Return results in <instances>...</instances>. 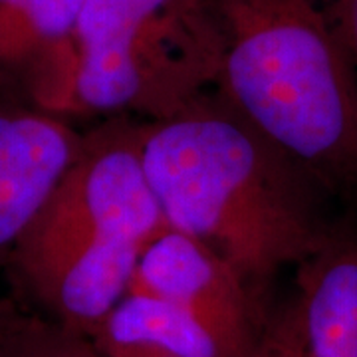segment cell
<instances>
[{"label":"cell","instance_id":"1","mask_svg":"<svg viewBox=\"0 0 357 357\" xmlns=\"http://www.w3.org/2000/svg\"><path fill=\"white\" fill-rule=\"evenodd\" d=\"M141 163L169 229L225 258L256 292L328 232L314 215L312 178L218 93L145 121Z\"/></svg>","mask_w":357,"mask_h":357},{"label":"cell","instance_id":"2","mask_svg":"<svg viewBox=\"0 0 357 357\" xmlns=\"http://www.w3.org/2000/svg\"><path fill=\"white\" fill-rule=\"evenodd\" d=\"M143 123L109 121L79 153L8 260L44 319L91 340L169 225L141 163Z\"/></svg>","mask_w":357,"mask_h":357},{"label":"cell","instance_id":"3","mask_svg":"<svg viewBox=\"0 0 357 357\" xmlns=\"http://www.w3.org/2000/svg\"><path fill=\"white\" fill-rule=\"evenodd\" d=\"M217 93L312 181L357 178V72L316 0H206Z\"/></svg>","mask_w":357,"mask_h":357},{"label":"cell","instance_id":"4","mask_svg":"<svg viewBox=\"0 0 357 357\" xmlns=\"http://www.w3.org/2000/svg\"><path fill=\"white\" fill-rule=\"evenodd\" d=\"M76 112L167 119L217 86L222 40L206 0H86Z\"/></svg>","mask_w":357,"mask_h":357},{"label":"cell","instance_id":"5","mask_svg":"<svg viewBox=\"0 0 357 357\" xmlns=\"http://www.w3.org/2000/svg\"><path fill=\"white\" fill-rule=\"evenodd\" d=\"M129 290L187 307L244 347L255 345L270 312L225 258L173 229L147 246Z\"/></svg>","mask_w":357,"mask_h":357},{"label":"cell","instance_id":"6","mask_svg":"<svg viewBox=\"0 0 357 357\" xmlns=\"http://www.w3.org/2000/svg\"><path fill=\"white\" fill-rule=\"evenodd\" d=\"M79 135L58 114L0 102V268L79 153Z\"/></svg>","mask_w":357,"mask_h":357},{"label":"cell","instance_id":"7","mask_svg":"<svg viewBox=\"0 0 357 357\" xmlns=\"http://www.w3.org/2000/svg\"><path fill=\"white\" fill-rule=\"evenodd\" d=\"M86 0H20L0 44V86L50 114L76 112V30Z\"/></svg>","mask_w":357,"mask_h":357},{"label":"cell","instance_id":"8","mask_svg":"<svg viewBox=\"0 0 357 357\" xmlns=\"http://www.w3.org/2000/svg\"><path fill=\"white\" fill-rule=\"evenodd\" d=\"M296 306L307 357H357V238L328 230L298 264Z\"/></svg>","mask_w":357,"mask_h":357},{"label":"cell","instance_id":"9","mask_svg":"<svg viewBox=\"0 0 357 357\" xmlns=\"http://www.w3.org/2000/svg\"><path fill=\"white\" fill-rule=\"evenodd\" d=\"M100 356L153 351L169 357H246L252 347L169 300L131 292L117 302L91 337Z\"/></svg>","mask_w":357,"mask_h":357},{"label":"cell","instance_id":"10","mask_svg":"<svg viewBox=\"0 0 357 357\" xmlns=\"http://www.w3.org/2000/svg\"><path fill=\"white\" fill-rule=\"evenodd\" d=\"M14 357H102L91 340L44 319L34 312H22Z\"/></svg>","mask_w":357,"mask_h":357},{"label":"cell","instance_id":"11","mask_svg":"<svg viewBox=\"0 0 357 357\" xmlns=\"http://www.w3.org/2000/svg\"><path fill=\"white\" fill-rule=\"evenodd\" d=\"M246 357H307L296 300L268 312L264 326Z\"/></svg>","mask_w":357,"mask_h":357},{"label":"cell","instance_id":"12","mask_svg":"<svg viewBox=\"0 0 357 357\" xmlns=\"http://www.w3.org/2000/svg\"><path fill=\"white\" fill-rule=\"evenodd\" d=\"M335 26L357 72V0H340V20Z\"/></svg>","mask_w":357,"mask_h":357},{"label":"cell","instance_id":"13","mask_svg":"<svg viewBox=\"0 0 357 357\" xmlns=\"http://www.w3.org/2000/svg\"><path fill=\"white\" fill-rule=\"evenodd\" d=\"M22 312H24L22 306L14 304L8 318L4 321V328L0 332V357H14V342H16V332H18Z\"/></svg>","mask_w":357,"mask_h":357},{"label":"cell","instance_id":"14","mask_svg":"<svg viewBox=\"0 0 357 357\" xmlns=\"http://www.w3.org/2000/svg\"><path fill=\"white\" fill-rule=\"evenodd\" d=\"M20 0H0V44L6 36L8 28L13 24V18L18 10Z\"/></svg>","mask_w":357,"mask_h":357},{"label":"cell","instance_id":"15","mask_svg":"<svg viewBox=\"0 0 357 357\" xmlns=\"http://www.w3.org/2000/svg\"><path fill=\"white\" fill-rule=\"evenodd\" d=\"M10 306H13V300L0 298V330H2V324H4V319H6V314H8Z\"/></svg>","mask_w":357,"mask_h":357},{"label":"cell","instance_id":"16","mask_svg":"<svg viewBox=\"0 0 357 357\" xmlns=\"http://www.w3.org/2000/svg\"><path fill=\"white\" fill-rule=\"evenodd\" d=\"M109 357H169V356H161V354H153V351H131V354H119V356H109Z\"/></svg>","mask_w":357,"mask_h":357}]
</instances>
